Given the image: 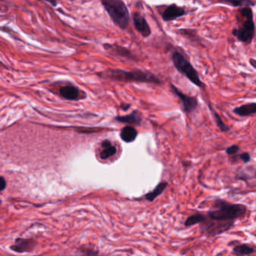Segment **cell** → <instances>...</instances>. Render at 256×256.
<instances>
[{
  "instance_id": "obj_1",
  "label": "cell",
  "mask_w": 256,
  "mask_h": 256,
  "mask_svg": "<svg viewBox=\"0 0 256 256\" xmlns=\"http://www.w3.org/2000/svg\"><path fill=\"white\" fill-rule=\"evenodd\" d=\"M247 212V208L242 204L230 203L222 199L214 200L210 209L206 212V217L212 221L235 223L242 218Z\"/></svg>"
},
{
  "instance_id": "obj_2",
  "label": "cell",
  "mask_w": 256,
  "mask_h": 256,
  "mask_svg": "<svg viewBox=\"0 0 256 256\" xmlns=\"http://www.w3.org/2000/svg\"><path fill=\"white\" fill-rule=\"evenodd\" d=\"M238 26L232 30V35L244 44H251L256 36L254 14L251 7L240 8L238 11Z\"/></svg>"
},
{
  "instance_id": "obj_3",
  "label": "cell",
  "mask_w": 256,
  "mask_h": 256,
  "mask_svg": "<svg viewBox=\"0 0 256 256\" xmlns=\"http://www.w3.org/2000/svg\"><path fill=\"white\" fill-rule=\"evenodd\" d=\"M108 76L114 80L125 82H142V83L155 84H160L161 80L148 72L134 70V71H125L121 70H110L107 72Z\"/></svg>"
},
{
  "instance_id": "obj_4",
  "label": "cell",
  "mask_w": 256,
  "mask_h": 256,
  "mask_svg": "<svg viewBox=\"0 0 256 256\" xmlns=\"http://www.w3.org/2000/svg\"><path fill=\"white\" fill-rule=\"evenodd\" d=\"M172 62L175 68L182 76H185L194 86L204 88L206 84L200 80V76L190 61L179 52H174L172 55Z\"/></svg>"
},
{
  "instance_id": "obj_5",
  "label": "cell",
  "mask_w": 256,
  "mask_h": 256,
  "mask_svg": "<svg viewBox=\"0 0 256 256\" xmlns=\"http://www.w3.org/2000/svg\"><path fill=\"white\" fill-rule=\"evenodd\" d=\"M102 4L114 23L125 30L130 24V12L126 6L120 0H102Z\"/></svg>"
},
{
  "instance_id": "obj_6",
  "label": "cell",
  "mask_w": 256,
  "mask_h": 256,
  "mask_svg": "<svg viewBox=\"0 0 256 256\" xmlns=\"http://www.w3.org/2000/svg\"><path fill=\"white\" fill-rule=\"evenodd\" d=\"M235 223L212 221L206 217V221L200 224V230L208 238L218 236L230 230Z\"/></svg>"
},
{
  "instance_id": "obj_7",
  "label": "cell",
  "mask_w": 256,
  "mask_h": 256,
  "mask_svg": "<svg viewBox=\"0 0 256 256\" xmlns=\"http://www.w3.org/2000/svg\"><path fill=\"white\" fill-rule=\"evenodd\" d=\"M170 90L172 92L178 97L182 103V109L186 114H191L197 109L198 106V98L194 96L186 95L184 92H181L174 85L170 84Z\"/></svg>"
},
{
  "instance_id": "obj_8",
  "label": "cell",
  "mask_w": 256,
  "mask_h": 256,
  "mask_svg": "<svg viewBox=\"0 0 256 256\" xmlns=\"http://www.w3.org/2000/svg\"><path fill=\"white\" fill-rule=\"evenodd\" d=\"M187 14L185 8L178 6L176 4L168 6L162 14L163 20L166 22H173L180 18L184 17Z\"/></svg>"
},
{
  "instance_id": "obj_9",
  "label": "cell",
  "mask_w": 256,
  "mask_h": 256,
  "mask_svg": "<svg viewBox=\"0 0 256 256\" xmlns=\"http://www.w3.org/2000/svg\"><path fill=\"white\" fill-rule=\"evenodd\" d=\"M133 23L138 32L142 34V36L148 37L150 36L151 29L146 19L138 12L132 14Z\"/></svg>"
},
{
  "instance_id": "obj_10",
  "label": "cell",
  "mask_w": 256,
  "mask_h": 256,
  "mask_svg": "<svg viewBox=\"0 0 256 256\" xmlns=\"http://www.w3.org/2000/svg\"><path fill=\"white\" fill-rule=\"evenodd\" d=\"M36 242L32 239H24L18 238L16 240L14 245L10 248L16 252H30L35 248Z\"/></svg>"
},
{
  "instance_id": "obj_11",
  "label": "cell",
  "mask_w": 256,
  "mask_h": 256,
  "mask_svg": "<svg viewBox=\"0 0 256 256\" xmlns=\"http://www.w3.org/2000/svg\"><path fill=\"white\" fill-rule=\"evenodd\" d=\"M115 120L118 122H124V124L139 126L142 122V116L138 110H134L132 113L126 115V116H116Z\"/></svg>"
},
{
  "instance_id": "obj_12",
  "label": "cell",
  "mask_w": 256,
  "mask_h": 256,
  "mask_svg": "<svg viewBox=\"0 0 256 256\" xmlns=\"http://www.w3.org/2000/svg\"><path fill=\"white\" fill-rule=\"evenodd\" d=\"M233 112L240 116H250L256 114V102L242 104L234 108Z\"/></svg>"
},
{
  "instance_id": "obj_13",
  "label": "cell",
  "mask_w": 256,
  "mask_h": 256,
  "mask_svg": "<svg viewBox=\"0 0 256 256\" xmlns=\"http://www.w3.org/2000/svg\"><path fill=\"white\" fill-rule=\"evenodd\" d=\"M60 94L64 98L67 100H78L80 98V92L77 88L74 86H62L60 90Z\"/></svg>"
},
{
  "instance_id": "obj_14",
  "label": "cell",
  "mask_w": 256,
  "mask_h": 256,
  "mask_svg": "<svg viewBox=\"0 0 256 256\" xmlns=\"http://www.w3.org/2000/svg\"><path fill=\"white\" fill-rule=\"evenodd\" d=\"M168 186V184L166 181H163V182H160L154 188V190L150 192L148 194H145V198L146 200H149V202H152V200H155L157 197L160 196V194H162L164 192L166 188H167Z\"/></svg>"
},
{
  "instance_id": "obj_15",
  "label": "cell",
  "mask_w": 256,
  "mask_h": 256,
  "mask_svg": "<svg viewBox=\"0 0 256 256\" xmlns=\"http://www.w3.org/2000/svg\"><path fill=\"white\" fill-rule=\"evenodd\" d=\"M137 136V130L132 126L124 127L120 132L121 138L126 143H131V142H134Z\"/></svg>"
},
{
  "instance_id": "obj_16",
  "label": "cell",
  "mask_w": 256,
  "mask_h": 256,
  "mask_svg": "<svg viewBox=\"0 0 256 256\" xmlns=\"http://www.w3.org/2000/svg\"><path fill=\"white\" fill-rule=\"evenodd\" d=\"M102 146L103 148V150L100 152V157L102 160H107L116 154V148L113 146L109 140H104L102 144Z\"/></svg>"
},
{
  "instance_id": "obj_17",
  "label": "cell",
  "mask_w": 256,
  "mask_h": 256,
  "mask_svg": "<svg viewBox=\"0 0 256 256\" xmlns=\"http://www.w3.org/2000/svg\"><path fill=\"white\" fill-rule=\"evenodd\" d=\"M206 220V216L202 212H196L190 216L186 220L185 226L186 227H191V226H196V224H200L204 222Z\"/></svg>"
},
{
  "instance_id": "obj_18",
  "label": "cell",
  "mask_w": 256,
  "mask_h": 256,
  "mask_svg": "<svg viewBox=\"0 0 256 256\" xmlns=\"http://www.w3.org/2000/svg\"><path fill=\"white\" fill-rule=\"evenodd\" d=\"M254 252V248L248 244H239L233 248V253L238 256H250Z\"/></svg>"
},
{
  "instance_id": "obj_19",
  "label": "cell",
  "mask_w": 256,
  "mask_h": 256,
  "mask_svg": "<svg viewBox=\"0 0 256 256\" xmlns=\"http://www.w3.org/2000/svg\"><path fill=\"white\" fill-rule=\"evenodd\" d=\"M104 46L106 50H110L112 53L132 59V54L130 53V50H127L125 48L120 47L118 46H110V44H104Z\"/></svg>"
},
{
  "instance_id": "obj_20",
  "label": "cell",
  "mask_w": 256,
  "mask_h": 256,
  "mask_svg": "<svg viewBox=\"0 0 256 256\" xmlns=\"http://www.w3.org/2000/svg\"><path fill=\"white\" fill-rule=\"evenodd\" d=\"M208 107H209L212 116H214V120H215L216 124L217 126L220 128V131H221L222 132H228L230 131V127L226 125V124L223 122L222 119L220 115L218 114L215 110H214L210 104H208Z\"/></svg>"
},
{
  "instance_id": "obj_21",
  "label": "cell",
  "mask_w": 256,
  "mask_h": 256,
  "mask_svg": "<svg viewBox=\"0 0 256 256\" xmlns=\"http://www.w3.org/2000/svg\"><path fill=\"white\" fill-rule=\"evenodd\" d=\"M220 2L228 4L234 7H240V8L254 6L256 5V2H252L251 0H226L224 2Z\"/></svg>"
},
{
  "instance_id": "obj_22",
  "label": "cell",
  "mask_w": 256,
  "mask_h": 256,
  "mask_svg": "<svg viewBox=\"0 0 256 256\" xmlns=\"http://www.w3.org/2000/svg\"><path fill=\"white\" fill-rule=\"evenodd\" d=\"M80 256H101L97 250L90 247L82 246L78 248Z\"/></svg>"
},
{
  "instance_id": "obj_23",
  "label": "cell",
  "mask_w": 256,
  "mask_h": 256,
  "mask_svg": "<svg viewBox=\"0 0 256 256\" xmlns=\"http://www.w3.org/2000/svg\"><path fill=\"white\" fill-rule=\"evenodd\" d=\"M240 150V146L236 144L232 145V146H228L226 148V152L229 156L236 155L238 154V151Z\"/></svg>"
},
{
  "instance_id": "obj_24",
  "label": "cell",
  "mask_w": 256,
  "mask_h": 256,
  "mask_svg": "<svg viewBox=\"0 0 256 256\" xmlns=\"http://www.w3.org/2000/svg\"><path fill=\"white\" fill-rule=\"evenodd\" d=\"M236 156L239 157L240 160H242L245 164L250 162V160H251V156L247 152H242V154H239Z\"/></svg>"
},
{
  "instance_id": "obj_25",
  "label": "cell",
  "mask_w": 256,
  "mask_h": 256,
  "mask_svg": "<svg viewBox=\"0 0 256 256\" xmlns=\"http://www.w3.org/2000/svg\"><path fill=\"white\" fill-rule=\"evenodd\" d=\"M1 184H0V190H1V191H4V190H5L6 187V181L5 178H4V176H1Z\"/></svg>"
},
{
  "instance_id": "obj_26",
  "label": "cell",
  "mask_w": 256,
  "mask_h": 256,
  "mask_svg": "<svg viewBox=\"0 0 256 256\" xmlns=\"http://www.w3.org/2000/svg\"><path fill=\"white\" fill-rule=\"evenodd\" d=\"M248 62H250V65H251L254 70H256V60L250 59V60H248Z\"/></svg>"
},
{
  "instance_id": "obj_27",
  "label": "cell",
  "mask_w": 256,
  "mask_h": 256,
  "mask_svg": "<svg viewBox=\"0 0 256 256\" xmlns=\"http://www.w3.org/2000/svg\"><path fill=\"white\" fill-rule=\"evenodd\" d=\"M130 104H122L120 106L121 108L124 109V110H128V108H130Z\"/></svg>"
}]
</instances>
